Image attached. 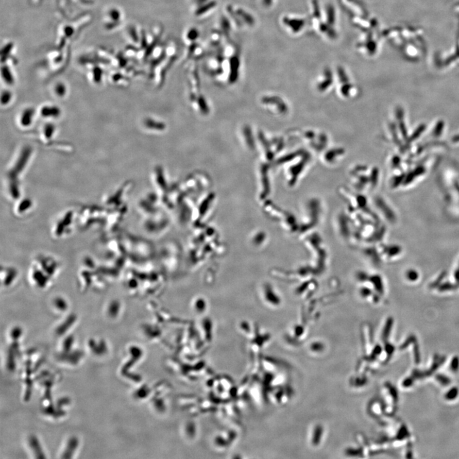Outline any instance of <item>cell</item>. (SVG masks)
I'll list each match as a JSON object with an SVG mask.
<instances>
[{"label":"cell","mask_w":459,"mask_h":459,"mask_svg":"<svg viewBox=\"0 0 459 459\" xmlns=\"http://www.w3.org/2000/svg\"><path fill=\"white\" fill-rule=\"evenodd\" d=\"M54 93L59 99L64 98L67 94V88L63 84H58L55 85Z\"/></svg>","instance_id":"8"},{"label":"cell","mask_w":459,"mask_h":459,"mask_svg":"<svg viewBox=\"0 0 459 459\" xmlns=\"http://www.w3.org/2000/svg\"><path fill=\"white\" fill-rule=\"evenodd\" d=\"M73 344V338L72 336H70V338L67 339L65 340L64 342V350L65 352H68L70 350L71 346Z\"/></svg>","instance_id":"10"},{"label":"cell","mask_w":459,"mask_h":459,"mask_svg":"<svg viewBox=\"0 0 459 459\" xmlns=\"http://www.w3.org/2000/svg\"><path fill=\"white\" fill-rule=\"evenodd\" d=\"M12 95L11 93H10V91H3L1 95V104L2 105L7 106L9 105L12 101Z\"/></svg>","instance_id":"9"},{"label":"cell","mask_w":459,"mask_h":459,"mask_svg":"<svg viewBox=\"0 0 459 459\" xmlns=\"http://www.w3.org/2000/svg\"><path fill=\"white\" fill-rule=\"evenodd\" d=\"M77 446H78V440H77V439L75 437L71 438L70 441H69L68 446H67L66 450H65V452L63 453L62 458H71L75 451V449L77 448Z\"/></svg>","instance_id":"3"},{"label":"cell","mask_w":459,"mask_h":459,"mask_svg":"<svg viewBox=\"0 0 459 459\" xmlns=\"http://www.w3.org/2000/svg\"><path fill=\"white\" fill-rule=\"evenodd\" d=\"M43 134L44 135L45 139H51L53 137L55 132H56V127L53 124H46L43 127Z\"/></svg>","instance_id":"7"},{"label":"cell","mask_w":459,"mask_h":459,"mask_svg":"<svg viewBox=\"0 0 459 459\" xmlns=\"http://www.w3.org/2000/svg\"><path fill=\"white\" fill-rule=\"evenodd\" d=\"M36 111L34 108L27 107L20 112L17 118L18 124L22 128H28L34 123Z\"/></svg>","instance_id":"1"},{"label":"cell","mask_w":459,"mask_h":459,"mask_svg":"<svg viewBox=\"0 0 459 459\" xmlns=\"http://www.w3.org/2000/svg\"><path fill=\"white\" fill-rule=\"evenodd\" d=\"M82 355L83 354L81 352H75L73 354H70L69 356L65 353H63V354H61L59 356V358H60L61 360L67 361V362H70L71 364H77L79 359L81 358Z\"/></svg>","instance_id":"4"},{"label":"cell","mask_w":459,"mask_h":459,"mask_svg":"<svg viewBox=\"0 0 459 459\" xmlns=\"http://www.w3.org/2000/svg\"><path fill=\"white\" fill-rule=\"evenodd\" d=\"M89 346H90L93 352L97 355L103 354L107 351L105 342L103 341H102L99 345L97 346L95 341L92 340L89 342Z\"/></svg>","instance_id":"6"},{"label":"cell","mask_w":459,"mask_h":459,"mask_svg":"<svg viewBox=\"0 0 459 459\" xmlns=\"http://www.w3.org/2000/svg\"><path fill=\"white\" fill-rule=\"evenodd\" d=\"M30 444L34 454H35L36 458H45L44 453L42 452V448H41L39 442H38L36 438L34 436H32L30 439Z\"/></svg>","instance_id":"5"},{"label":"cell","mask_w":459,"mask_h":459,"mask_svg":"<svg viewBox=\"0 0 459 459\" xmlns=\"http://www.w3.org/2000/svg\"><path fill=\"white\" fill-rule=\"evenodd\" d=\"M38 114L43 119L52 120L60 118L61 112V109L58 106L46 104L43 105L42 107H40Z\"/></svg>","instance_id":"2"}]
</instances>
